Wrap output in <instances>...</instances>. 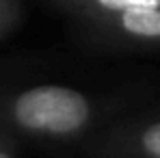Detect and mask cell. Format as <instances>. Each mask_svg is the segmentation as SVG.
Instances as JSON below:
<instances>
[{"label":"cell","instance_id":"cell-1","mask_svg":"<svg viewBox=\"0 0 160 158\" xmlns=\"http://www.w3.org/2000/svg\"><path fill=\"white\" fill-rule=\"evenodd\" d=\"M117 108L67 84H32L0 95V128L20 141L78 143L104 128Z\"/></svg>","mask_w":160,"mask_h":158},{"label":"cell","instance_id":"cell-2","mask_svg":"<svg viewBox=\"0 0 160 158\" xmlns=\"http://www.w3.org/2000/svg\"><path fill=\"white\" fill-rule=\"evenodd\" d=\"M84 143L91 158H160V113L112 121Z\"/></svg>","mask_w":160,"mask_h":158},{"label":"cell","instance_id":"cell-3","mask_svg":"<svg viewBox=\"0 0 160 158\" xmlns=\"http://www.w3.org/2000/svg\"><path fill=\"white\" fill-rule=\"evenodd\" d=\"M78 20L110 43L126 48H160V9H128Z\"/></svg>","mask_w":160,"mask_h":158},{"label":"cell","instance_id":"cell-4","mask_svg":"<svg viewBox=\"0 0 160 158\" xmlns=\"http://www.w3.org/2000/svg\"><path fill=\"white\" fill-rule=\"evenodd\" d=\"M56 7L72 13L74 18L117 13L128 9H160V0H52Z\"/></svg>","mask_w":160,"mask_h":158},{"label":"cell","instance_id":"cell-5","mask_svg":"<svg viewBox=\"0 0 160 158\" xmlns=\"http://www.w3.org/2000/svg\"><path fill=\"white\" fill-rule=\"evenodd\" d=\"M22 20V0H0V41L9 37Z\"/></svg>","mask_w":160,"mask_h":158},{"label":"cell","instance_id":"cell-6","mask_svg":"<svg viewBox=\"0 0 160 158\" xmlns=\"http://www.w3.org/2000/svg\"><path fill=\"white\" fill-rule=\"evenodd\" d=\"M0 158H20V139L0 128Z\"/></svg>","mask_w":160,"mask_h":158}]
</instances>
